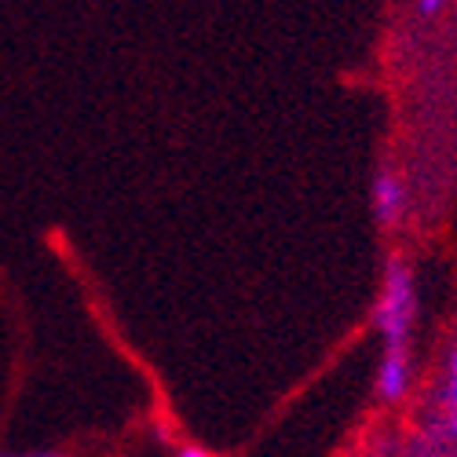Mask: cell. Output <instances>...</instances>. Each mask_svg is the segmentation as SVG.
Segmentation results:
<instances>
[{"instance_id": "5", "label": "cell", "mask_w": 457, "mask_h": 457, "mask_svg": "<svg viewBox=\"0 0 457 457\" xmlns=\"http://www.w3.org/2000/svg\"><path fill=\"white\" fill-rule=\"evenodd\" d=\"M443 4H446V0H417V12H421L425 19H432V15H436Z\"/></svg>"}, {"instance_id": "2", "label": "cell", "mask_w": 457, "mask_h": 457, "mask_svg": "<svg viewBox=\"0 0 457 457\" xmlns=\"http://www.w3.org/2000/svg\"><path fill=\"white\" fill-rule=\"evenodd\" d=\"M403 205H406V195H403V183L395 172H380L373 179V212L385 227H395L403 220Z\"/></svg>"}, {"instance_id": "3", "label": "cell", "mask_w": 457, "mask_h": 457, "mask_svg": "<svg viewBox=\"0 0 457 457\" xmlns=\"http://www.w3.org/2000/svg\"><path fill=\"white\" fill-rule=\"evenodd\" d=\"M410 388V355L406 352H385V362H380L377 373V392L385 403H399Z\"/></svg>"}, {"instance_id": "1", "label": "cell", "mask_w": 457, "mask_h": 457, "mask_svg": "<svg viewBox=\"0 0 457 457\" xmlns=\"http://www.w3.org/2000/svg\"><path fill=\"white\" fill-rule=\"evenodd\" d=\"M413 319H417L413 271L403 260H388L385 293H380V303H377V326H380V337H385V352H410Z\"/></svg>"}, {"instance_id": "4", "label": "cell", "mask_w": 457, "mask_h": 457, "mask_svg": "<svg viewBox=\"0 0 457 457\" xmlns=\"http://www.w3.org/2000/svg\"><path fill=\"white\" fill-rule=\"evenodd\" d=\"M446 413H457V345L450 359V380H446Z\"/></svg>"}]
</instances>
